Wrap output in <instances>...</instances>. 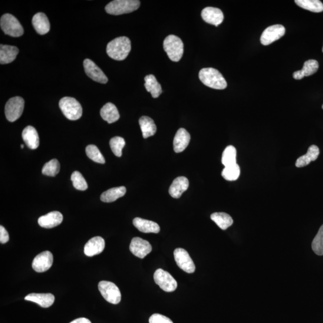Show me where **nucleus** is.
Wrapping results in <instances>:
<instances>
[{
    "label": "nucleus",
    "instance_id": "obj_1",
    "mask_svg": "<svg viewBox=\"0 0 323 323\" xmlns=\"http://www.w3.org/2000/svg\"><path fill=\"white\" fill-rule=\"evenodd\" d=\"M131 50V44L129 38L120 37L113 39L107 46V54L116 61H123L126 59Z\"/></svg>",
    "mask_w": 323,
    "mask_h": 323
},
{
    "label": "nucleus",
    "instance_id": "obj_2",
    "mask_svg": "<svg viewBox=\"0 0 323 323\" xmlns=\"http://www.w3.org/2000/svg\"><path fill=\"white\" fill-rule=\"evenodd\" d=\"M199 77L203 84L214 90H222L227 87V82L225 78L215 68H203L199 71Z\"/></svg>",
    "mask_w": 323,
    "mask_h": 323
},
{
    "label": "nucleus",
    "instance_id": "obj_3",
    "mask_svg": "<svg viewBox=\"0 0 323 323\" xmlns=\"http://www.w3.org/2000/svg\"><path fill=\"white\" fill-rule=\"evenodd\" d=\"M140 6L138 0H115L105 6V11L112 15L127 14L137 11Z\"/></svg>",
    "mask_w": 323,
    "mask_h": 323
},
{
    "label": "nucleus",
    "instance_id": "obj_4",
    "mask_svg": "<svg viewBox=\"0 0 323 323\" xmlns=\"http://www.w3.org/2000/svg\"><path fill=\"white\" fill-rule=\"evenodd\" d=\"M164 49L171 61L179 62L183 57L184 45L181 39L174 35H170L164 39Z\"/></svg>",
    "mask_w": 323,
    "mask_h": 323
},
{
    "label": "nucleus",
    "instance_id": "obj_5",
    "mask_svg": "<svg viewBox=\"0 0 323 323\" xmlns=\"http://www.w3.org/2000/svg\"><path fill=\"white\" fill-rule=\"evenodd\" d=\"M59 105L64 116L69 120H76L82 116L83 110L82 105L74 98H62L59 101Z\"/></svg>",
    "mask_w": 323,
    "mask_h": 323
},
{
    "label": "nucleus",
    "instance_id": "obj_6",
    "mask_svg": "<svg viewBox=\"0 0 323 323\" xmlns=\"http://www.w3.org/2000/svg\"><path fill=\"white\" fill-rule=\"evenodd\" d=\"M0 25L6 34L13 37H21L24 34V29L18 20L9 13L3 15L0 20Z\"/></svg>",
    "mask_w": 323,
    "mask_h": 323
},
{
    "label": "nucleus",
    "instance_id": "obj_7",
    "mask_svg": "<svg viewBox=\"0 0 323 323\" xmlns=\"http://www.w3.org/2000/svg\"><path fill=\"white\" fill-rule=\"evenodd\" d=\"M98 289L103 298L110 304L116 305L121 301V293L114 283L102 281L98 284Z\"/></svg>",
    "mask_w": 323,
    "mask_h": 323
},
{
    "label": "nucleus",
    "instance_id": "obj_8",
    "mask_svg": "<svg viewBox=\"0 0 323 323\" xmlns=\"http://www.w3.org/2000/svg\"><path fill=\"white\" fill-rule=\"evenodd\" d=\"M24 104V100L22 97H15L10 99L5 106L7 119L11 123L18 120L22 116Z\"/></svg>",
    "mask_w": 323,
    "mask_h": 323
},
{
    "label": "nucleus",
    "instance_id": "obj_9",
    "mask_svg": "<svg viewBox=\"0 0 323 323\" xmlns=\"http://www.w3.org/2000/svg\"><path fill=\"white\" fill-rule=\"evenodd\" d=\"M154 280L162 290L166 292H173L177 289V282L170 273L163 269H158L154 273Z\"/></svg>",
    "mask_w": 323,
    "mask_h": 323
},
{
    "label": "nucleus",
    "instance_id": "obj_10",
    "mask_svg": "<svg viewBox=\"0 0 323 323\" xmlns=\"http://www.w3.org/2000/svg\"><path fill=\"white\" fill-rule=\"evenodd\" d=\"M174 255L177 265L183 271L189 273L195 271V265L186 250L177 249L174 250Z\"/></svg>",
    "mask_w": 323,
    "mask_h": 323
},
{
    "label": "nucleus",
    "instance_id": "obj_11",
    "mask_svg": "<svg viewBox=\"0 0 323 323\" xmlns=\"http://www.w3.org/2000/svg\"><path fill=\"white\" fill-rule=\"evenodd\" d=\"M286 29L281 25H274L269 26L263 32L260 37L261 44L268 46L272 44L285 34Z\"/></svg>",
    "mask_w": 323,
    "mask_h": 323
},
{
    "label": "nucleus",
    "instance_id": "obj_12",
    "mask_svg": "<svg viewBox=\"0 0 323 323\" xmlns=\"http://www.w3.org/2000/svg\"><path fill=\"white\" fill-rule=\"evenodd\" d=\"M130 250L134 255L140 259H144L152 251V247L147 240L139 237H135L131 240Z\"/></svg>",
    "mask_w": 323,
    "mask_h": 323
},
{
    "label": "nucleus",
    "instance_id": "obj_13",
    "mask_svg": "<svg viewBox=\"0 0 323 323\" xmlns=\"http://www.w3.org/2000/svg\"><path fill=\"white\" fill-rule=\"evenodd\" d=\"M54 257L51 252L45 251L39 253L32 261V268L35 272L41 273L47 271L51 268Z\"/></svg>",
    "mask_w": 323,
    "mask_h": 323
},
{
    "label": "nucleus",
    "instance_id": "obj_14",
    "mask_svg": "<svg viewBox=\"0 0 323 323\" xmlns=\"http://www.w3.org/2000/svg\"><path fill=\"white\" fill-rule=\"evenodd\" d=\"M84 67L86 74L92 80L100 84H105L107 83L108 80L106 75L91 59H85L84 62Z\"/></svg>",
    "mask_w": 323,
    "mask_h": 323
},
{
    "label": "nucleus",
    "instance_id": "obj_15",
    "mask_svg": "<svg viewBox=\"0 0 323 323\" xmlns=\"http://www.w3.org/2000/svg\"><path fill=\"white\" fill-rule=\"evenodd\" d=\"M201 16L204 21L208 24L219 26L222 24L224 19L223 13L220 9L212 7H208L203 10Z\"/></svg>",
    "mask_w": 323,
    "mask_h": 323
},
{
    "label": "nucleus",
    "instance_id": "obj_16",
    "mask_svg": "<svg viewBox=\"0 0 323 323\" xmlns=\"http://www.w3.org/2000/svg\"><path fill=\"white\" fill-rule=\"evenodd\" d=\"M105 240L101 236H95L86 244L84 253L86 256L92 257L100 255L104 251Z\"/></svg>",
    "mask_w": 323,
    "mask_h": 323
},
{
    "label": "nucleus",
    "instance_id": "obj_17",
    "mask_svg": "<svg viewBox=\"0 0 323 323\" xmlns=\"http://www.w3.org/2000/svg\"><path fill=\"white\" fill-rule=\"evenodd\" d=\"M62 220H63V216L60 212H52L39 217L38 223L39 226L44 228L51 229L60 225Z\"/></svg>",
    "mask_w": 323,
    "mask_h": 323
},
{
    "label": "nucleus",
    "instance_id": "obj_18",
    "mask_svg": "<svg viewBox=\"0 0 323 323\" xmlns=\"http://www.w3.org/2000/svg\"><path fill=\"white\" fill-rule=\"evenodd\" d=\"M25 300L36 303L43 308L50 307L55 302V296L51 293H31Z\"/></svg>",
    "mask_w": 323,
    "mask_h": 323
},
{
    "label": "nucleus",
    "instance_id": "obj_19",
    "mask_svg": "<svg viewBox=\"0 0 323 323\" xmlns=\"http://www.w3.org/2000/svg\"><path fill=\"white\" fill-rule=\"evenodd\" d=\"M190 141V136L189 133L184 129L180 128L174 137V150L176 153L182 152L185 150L189 145Z\"/></svg>",
    "mask_w": 323,
    "mask_h": 323
},
{
    "label": "nucleus",
    "instance_id": "obj_20",
    "mask_svg": "<svg viewBox=\"0 0 323 323\" xmlns=\"http://www.w3.org/2000/svg\"><path fill=\"white\" fill-rule=\"evenodd\" d=\"M32 24L39 34L45 35L50 31V23L47 16L44 13L39 12L33 16Z\"/></svg>",
    "mask_w": 323,
    "mask_h": 323
},
{
    "label": "nucleus",
    "instance_id": "obj_21",
    "mask_svg": "<svg viewBox=\"0 0 323 323\" xmlns=\"http://www.w3.org/2000/svg\"><path fill=\"white\" fill-rule=\"evenodd\" d=\"M189 186V180L185 177H179L173 181L171 184L169 193L174 198H179Z\"/></svg>",
    "mask_w": 323,
    "mask_h": 323
},
{
    "label": "nucleus",
    "instance_id": "obj_22",
    "mask_svg": "<svg viewBox=\"0 0 323 323\" xmlns=\"http://www.w3.org/2000/svg\"><path fill=\"white\" fill-rule=\"evenodd\" d=\"M22 137L26 146L34 150L39 146V140L37 130L31 126L26 127L22 132Z\"/></svg>",
    "mask_w": 323,
    "mask_h": 323
},
{
    "label": "nucleus",
    "instance_id": "obj_23",
    "mask_svg": "<svg viewBox=\"0 0 323 323\" xmlns=\"http://www.w3.org/2000/svg\"><path fill=\"white\" fill-rule=\"evenodd\" d=\"M133 224L138 230L143 233H157L160 232V226L153 221L136 217L133 220Z\"/></svg>",
    "mask_w": 323,
    "mask_h": 323
},
{
    "label": "nucleus",
    "instance_id": "obj_24",
    "mask_svg": "<svg viewBox=\"0 0 323 323\" xmlns=\"http://www.w3.org/2000/svg\"><path fill=\"white\" fill-rule=\"evenodd\" d=\"M318 67V62L314 59H310L305 62L302 70L295 71L293 74V77L296 80H301L304 77H308L315 73Z\"/></svg>",
    "mask_w": 323,
    "mask_h": 323
},
{
    "label": "nucleus",
    "instance_id": "obj_25",
    "mask_svg": "<svg viewBox=\"0 0 323 323\" xmlns=\"http://www.w3.org/2000/svg\"><path fill=\"white\" fill-rule=\"evenodd\" d=\"M19 53V49L16 46L10 45L0 46V63L7 64L11 63L15 60Z\"/></svg>",
    "mask_w": 323,
    "mask_h": 323
},
{
    "label": "nucleus",
    "instance_id": "obj_26",
    "mask_svg": "<svg viewBox=\"0 0 323 323\" xmlns=\"http://www.w3.org/2000/svg\"><path fill=\"white\" fill-rule=\"evenodd\" d=\"M100 114L101 117L108 124L116 123L120 118V114L116 105L111 103L104 105L101 109Z\"/></svg>",
    "mask_w": 323,
    "mask_h": 323
},
{
    "label": "nucleus",
    "instance_id": "obj_27",
    "mask_svg": "<svg viewBox=\"0 0 323 323\" xmlns=\"http://www.w3.org/2000/svg\"><path fill=\"white\" fill-rule=\"evenodd\" d=\"M319 154V148L315 145L309 147L307 153L298 158L296 162V166L298 168L304 167L310 164L312 161L317 159Z\"/></svg>",
    "mask_w": 323,
    "mask_h": 323
},
{
    "label": "nucleus",
    "instance_id": "obj_28",
    "mask_svg": "<svg viewBox=\"0 0 323 323\" xmlns=\"http://www.w3.org/2000/svg\"><path fill=\"white\" fill-rule=\"evenodd\" d=\"M127 192L126 187L120 186L111 188L102 193L100 199L104 203H112L123 197Z\"/></svg>",
    "mask_w": 323,
    "mask_h": 323
},
{
    "label": "nucleus",
    "instance_id": "obj_29",
    "mask_svg": "<svg viewBox=\"0 0 323 323\" xmlns=\"http://www.w3.org/2000/svg\"><path fill=\"white\" fill-rule=\"evenodd\" d=\"M139 124L144 138H147L156 134L157 128L152 118L142 116L140 118Z\"/></svg>",
    "mask_w": 323,
    "mask_h": 323
},
{
    "label": "nucleus",
    "instance_id": "obj_30",
    "mask_svg": "<svg viewBox=\"0 0 323 323\" xmlns=\"http://www.w3.org/2000/svg\"><path fill=\"white\" fill-rule=\"evenodd\" d=\"M145 88L148 92H150L151 96L154 98L159 97L163 92L160 84L157 82L156 78L153 74L147 75L144 78Z\"/></svg>",
    "mask_w": 323,
    "mask_h": 323
},
{
    "label": "nucleus",
    "instance_id": "obj_31",
    "mask_svg": "<svg viewBox=\"0 0 323 323\" xmlns=\"http://www.w3.org/2000/svg\"><path fill=\"white\" fill-rule=\"evenodd\" d=\"M211 219L222 230L227 229L233 223L232 217L225 213H214L211 215Z\"/></svg>",
    "mask_w": 323,
    "mask_h": 323
},
{
    "label": "nucleus",
    "instance_id": "obj_32",
    "mask_svg": "<svg viewBox=\"0 0 323 323\" xmlns=\"http://www.w3.org/2000/svg\"><path fill=\"white\" fill-rule=\"evenodd\" d=\"M295 3L300 8L312 12L319 13L323 11V4L319 0H296Z\"/></svg>",
    "mask_w": 323,
    "mask_h": 323
},
{
    "label": "nucleus",
    "instance_id": "obj_33",
    "mask_svg": "<svg viewBox=\"0 0 323 323\" xmlns=\"http://www.w3.org/2000/svg\"><path fill=\"white\" fill-rule=\"evenodd\" d=\"M222 163L227 167L236 164V150L233 146H227L223 151Z\"/></svg>",
    "mask_w": 323,
    "mask_h": 323
},
{
    "label": "nucleus",
    "instance_id": "obj_34",
    "mask_svg": "<svg viewBox=\"0 0 323 323\" xmlns=\"http://www.w3.org/2000/svg\"><path fill=\"white\" fill-rule=\"evenodd\" d=\"M240 175V168L238 164L225 167L222 171V176L227 181H235Z\"/></svg>",
    "mask_w": 323,
    "mask_h": 323
},
{
    "label": "nucleus",
    "instance_id": "obj_35",
    "mask_svg": "<svg viewBox=\"0 0 323 323\" xmlns=\"http://www.w3.org/2000/svg\"><path fill=\"white\" fill-rule=\"evenodd\" d=\"M60 171V164L57 159H54L46 163L42 169V174L45 176L55 177Z\"/></svg>",
    "mask_w": 323,
    "mask_h": 323
},
{
    "label": "nucleus",
    "instance_id": "obj_36",
    "mask_svg": "<svg viewBox=\"0 0 323 323\" xmlns=\"http://www.w3.org/2000/svg\"><path fill=\"white\" fill-rule=\"evenodd\" d=\"M86 153L89 158L97 163L104 164L105 163L104 157L100 150L95 145H89L86 148Z\"/></svg>",
    "mask_w": 323,
    "mask_h": 323
},
{
    "label": "nucleus",
    "instance_id": "obj_37",
    "mask_svg": "<svg viewBox=\"0 0 323 323\" xmlns=\"http://www.w3.org/2000/svg\"><path fill=\"white\" fill-rule=\"evenodd\" d=\"M125 146V141L120 137L112 138L110 141V146L113 153L117 157L123 155V149Z\"/></svg>",
    "mask_w": 323,
    "mask_h": 323
},
{
    "label": "nucleus",
    "instance_id": "obj_38",
    "mask_svg": "<svg viewBox=\"0 0 323 323\" xmlns=\"http://www.w3.org/2000/svg\"><path fill=\"white\" fill-rule=\"evenodd\" d=\"M71 180L73 184V186L77 190L84 191L88 189V186L87 181L82 174L78 171H74L72 174Z\"/></svg>",
    "mask_w": 323,
    "mask_h": 323
},
{
    "label": "nucleus",
    "instance_id": "obj_39",
    "mask_svg": "<svg viewBox=\"0 0 323 323\" xmlns=\"http://www.w3.org/2000/svg\"><path fill=\"white\" fill-rule=\"evenodd\" d=\"M312 249L316 255H323V225L320 227L317 235L313 240Z\"/></svg>",
    "mask_w": 323,
    "mask_h": 323
},
{
    "label": "nucleus",
    "instance_id": "obj_40",
    "mask_svg": "<svg viewBox=\"0 0 323 323\" xmlns=\"http://www.w3.org/2000/svg\"><path fill=\"white\" fill-rule=\"evenodd\" d=\"M149 323H173V322L166 316L159 314H154L150 317Z\"/></svg>",
    "mask_w": 323,
    "mask_h": 323
},
{
    "label": "nucleus",
    "instance_id": "obj_41",
    "mask_svg": "<svg viewBox=\"0 0 323 323\" xmlns=\"http://www.w3.org/2000/svg\"><path fill=\"white\" fill-rule=\"evenodd\" d=\"M9 240V236L8 231L4 227L0 226V243L6 244Z\"/></svg>",
    "mask_w": 323,
    "mask_h": 323
},
{
    "label": "nucleus",
    "instance_id": "obj_42",
    "mask_svg": "<svg viewBox=\"0 0 323 323\" xmlns=\"http://www.w3.org/2000/svg\"><path fill=\"white\" fill-rule=\"evenodd\" d=\"M70 323H92L90 319L86 318H79L74 319V320L71 321Z\"/></svg>",
    "mask_w": 323,
    "mask_h": 323
},
{
    "label": "nucleus",
    "instance_id": "obj_43",
    "mask_svg": "<svg viewBox=\"0 0 323 323\" xmlns=\"http://www.w3.org/2000/svg\"><path fill=\"white\" fill-rule=\"evenodd\" d=\"M21 149H24V145L22 144L21 146Z\"/></svg>",
    "mask_w": 323,
    "mask_h": 323
},
{
    "label": "nucleus",
    "instance_id": "obj_44",
    "mask_svg": "<svg viewBox=\"0 0 323 323\" xmlns=\"http://www.w3.org/2000/svg\"><path fill=\"white\" fill-rule=\"evenodd\" d=\"M322 109H323V105H322Z\"/></svg>",
    "mask_w": 323,
    "mask_h": 323
},
{
    "label": "nucleus",
    "instance_id": "obj_45",
    "mask_svg": "<svg viewBox=\"0 0 323 323\" xmlns=\"http://www.w3.org/2000/svg\"><path fill=\"white\" fill-rule=\"evenodd\" d=\"M322 52H323V48H322Z\"/></svg>",
    "mask_w": 323,
    "mask_h": 323
}]
</instances>
